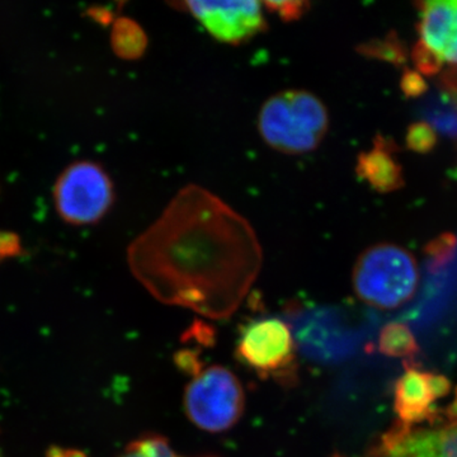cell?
I'll return each instance as SVG.
<instances>
[{"mask_svg":"<svg viewBox=\"0 0 457 457\" xmlns=\"http://www.w3.org/2000/svg\"><path fill=\"white\" fill-rule=\"evenodd\" d=\"M132 275L158 302L210 319L239 309L263 252L251 222L198 185H187L128 249Z\"/></svg>","mask_w":457,"mask_h":457,"instance_id":"1","label":"cell"},{"mask_svg":"<svg viewBox=\"0 0 457 457\" xmlns=\"http://www.w3.org/2000/svg\"><path fill=\"white\" fill-rule=\"evenodd\" d=\"M257 126L270 149L282 154L302 155L320 145L329 128V114L314 93L282 90L262 104Z\"/></svg>","mask_w":457,"mask_h":457,"instance_id":"2","label":"cell"},{"mask_svg":"<svg viewBox=\"0 0 457 457\" xmlns=\"http://www.w3.org/2000/svg\"><path fill=\"white\" fill-rule=\"evenodd\" d=\"M416 258L403 246L381 243L357 258L352 285L357 297L378 309H395L408 303L418 287Z\"/></svg>","mask_w":457,"mask_h":457,"instance_id":"3","label":"cell"},{"mask_svg":"<svg viewBox=\"0 0 457 457\" xmlns=\"http://www.w3.org/2000/svg\"><path fill=\"white\" fill-rule=\"evenodd\" d=\"M186 416L198 428L219 433L237 425L245 413V394L234 372L220 365L198 370L183 396Z\"/></svg>","mask_w":457,"mask_h":457,"instance_id":"4","label":"cell"},{"mask_svg":"<svg viewBox=\"0 0 457 457\" xmlns=\"http://www.w3.org/2000/svg\"><path fill=\"white\" fill-rule=\"evenodd\" d=\"M237 359L262 378L293 384L296 378L297 347L293 330L282 319H254L242 328Z\"/></svg>","mask_w":457,"mask_h":457,"instance_id":"5","label":"cell"},{"mask_svg":"<svg viewBox=\"0 0 457 457\" xmlns=\"http://www.w3.org/2000/svg\"><path fill=\"white\" fill-rule=\"evenodd\" d=\"M57 212L69 224L90 225L101 221L114 203L112 179L93 162L69 165L54 188Z\"/></svg>","mask_w":457,"mask_h":457,"instance_id":"6","label":"cell"},{"mask_svg":"<svg viewBox=\"0 0 457 457\" xmlns=\"http://www.w3.org/2000/svg\"><path fill=\"white\" fill-rule=\"evenodd\" d=\"M297 351L318 363L347 359L356 348V337L345 314L329 306L291 309L287 317Z\"/></svg>","mask_w":457,"mask_h":457,"instance_id":"7","label":"cell"},{"mask_svg":"<svg viewBox=\"0 0 457 457\" xmlns=\"http://www.w3.org/2000/svg\"><path fill=\"white\" fill-rule=\"evenodd\" d=\"M171 7L185 11L216 41L240 45L266 31L264 5L260 2H179Z\"/></svg>","mask_w":457,"mask_h":457,"instance_id":"8","label":"cell"},{"mask_svg":"<svg viewBox=\"0 0 457 457\" xmlns=\"http://www.w3.org/2000/svg\"><path fill=\"white\" fill-rule=\"evenodd\" d=\"M453 392L445 375L407 368L394 387V411L399 425L405 427L441 425L444 422L438 403Z\"/></svg>","mask_w":457,"mask_h":457,"instance_id":"9","label":"cell"},{"mask_svg":"<svg viewBox=\"0 0 457 457\" xmlns=\"http://www.w3.org/2000/svg\"><path fill=\"white\" fill-rule=\"evenodd\" d=\"M375 457H457V420L428 427L399 425L386 433Z\"/></svg>","mask_w":457,"mask_h":457,"instance_id":"10","label":"cell"},{"mask_svg":"<svg viewBox=\"0 0 457 457\" xmlns=\"http://www.w3.org/2000/svg\"><path fill=\"white\" fill-rule=\"evenodd\" d=\"M395 150V144L378 135L374 147L361 153L357 158V176L380 194H390L404 187L402 165L394 158Z\"/></svg>","mask_w":457,"mask_h":457,"instance_id":"11","label":"cell"},{"mask_svg":"<svg viewBox=\"0 0 457 457\" xmlns=\"http://www.w3.org/2000/svg\"><path fill=\"white\" fill-rule=\"evenodd\" d=\"M417 7L420 40L445 60L455 33L457 0H427L417 3Z\"/></svg>","mask_w":457,"mask_h":457,"instance_id":"12","label":"cell"},{"mask_svg":"<svg viewBox=\"0 0 457 457\" xmlns=\"http://www.w3.org/2000/svg\"><path fill=\"white\" fill-rule=\"evenodd\" d=\"M422 114L433 129L457 143V69L441 75L438 90L426 101Z\"/></svg>","mask_w":457,"mask_h":457,"instance_id":"13","label":"cell"},{"mask_svg":"<svg viewBox=\"0 0 457 457\" xmlns=\"http://www.w3.org/2000/svg\"><path fill=\"white\" fill-rule=\"evenodd\" d=\"M112 50L120 59L139 60L147 49V36L143 27L129 17L119 18L111 33Z\"/></svg>","mask_w":457,"mask_h":457,"instance_id":"14","label":"cell"},{"mask_svg":"<svg viewBox=\"0 0 457 457\" xmlns=\"http://www.w3.org/2000/svg\"><path fill=\"white\" fill-rule=\"evenodd\" d=\"M378 350L385 356L407 360L416 356L420 347L416 336L407 324L393 321L380 330Z\"/></svg>","mask_w":457,"mask_h":457,"instance_id":"15","label":"cell"},{"mask_svg":"<svg viewBox=\"0 0 457 457\" xmlns=\"http://www.w3.org/2000/svg\"><path fill=\"white\" fill-rule=\"evenodd\" d=\"M357 53L369 59L380 60L394 66H403L408 62L407 47L395 32L360 45Z\"/></svg>","mask_w":457,"mask_h":457,"instance_id":"16","label":"cell"},{"mask_svg":"<svg viewBox=\"0 0 457 457\" xmlns=\"http://www.w3.org/2000/svg\"><path fill=\"white\" fill-rule=\"evenodd\" d=\"M456 249L457 237L455 234L444 233L429 240L425 246L429 272L436 273L444 270L455 257Z\"/></svg>","mask_w":457,"mask_h":457,"instance_id":"17","label":"cell"},{"mask_svg":"<svg viewBox=\"0 0 457 457\" xmlns=\"http://www.w3.org/2000/svg\"><path fill=\"white\" fill-rule=\"evenodd\" d=\"M405 143L411 152L427 154L437 145V132L428 122H414L408 128Z\"/></svg>","mask_w":457,"mask_h":457,"instance_id":"18","label":"cell"},{"mask_svg":"<svg viewBox=\"0 0 457 457\" xmlns=\"http://www.w3.org/2000/svg\"><path fill=\"white\" fill-rule=\"evenodd\" d=\"M411 56L414 65H416L418 73L428 75V77L440 73L445 62L436 51L427 46L422 40L414 44Z\"/></svg>","mask_w":457,"mask_h":457,"instance_id":"19","label":"cell"},{"mask_svg":"<svg viewBox=\"0 0 457 457\" xmlns=\"http://www.w3.org/2000/svg\"><path fill=\"white\" fill-rule=\"evenodd\" d=\"M400 89L404 93L405 97L418 98L426 95L427 90H428V84H427L422 74L418 73L417 71L407 69L400 78Z\"/></svg>","mask_w":457,"mask_h":457,"instance_id":"20","label":"cell"},{"mask_svg":"<svg viewBox=\"0 0 457 457\" xmlns=\"http://www.w3.org/2000/svg\"><path fill=\"white\" fill-rule=\"evenodd\" d=\"M263 5L270 12H276L284 21L299 20L309 8V3L306 2L263 3Z\"/></svg>","mask_w":457,"mask_h":457,"instance_id":"21","label":"cell"},{"mask_svg":"<svg viewBox=\"0 0 457 457\" xmlns=\"http://www.w3.org/2000/svg\"><path fill=\"white\" fill-rule=\"evenodd\" d=\"M445 62H449L451 64L457 65V7L455 33H453V41H451L449 50L445 54Z\"/></svg>","mask_w":457,"mask_h":457,"instance_id":"22","label":"cell"},{"mask_svg":"<svg viewBox=\"0 0 457 457\" xmlns=\"http://www.w3.org/2000/svg\"><path fill=\"white\" fill-rule=\"evenodd\" d=\"M57 456L53 453V456L51 457H87L84 453H80V451L75 450H59L56 451Z\"/></svg>","mask_w":457,"mask_h":457,"instance_id":"23","label":"cell"},{"mask_svg":"<svg viewBox=\"0 0 457 457\" xmlns=\"http://www.w3.org/2000/svg\"><path fill=\"white\" fill-rule=\"evenodd\" d=\"M122 457H144L141 456L139 453H137V451L130 449V447L128 446V449L125 451V455Z\"/></svg>","mask_w":457,"mask_h":457,"instance_id":"24","label":"cell"},{"mask_svg":"<svg viewBox=\"0 0 457 457\" xmlns=\"http://www.w3.org/2000/svg\"><path fill=\"white\" fill-rule=\"evenodd\" d=\"M0 457H2V455H0Z\"/></svg>","mask_w":457,"mask_h":457,"instance_id":"25","label":"cell"}]
</instances>
